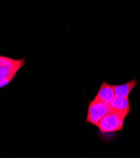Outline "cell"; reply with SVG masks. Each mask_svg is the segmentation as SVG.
Returning a JSON list of instances; mask_svg holds the SVG:
<instances>
[{
  "label": "cell",
  "instance_id": "cell-2",
  "mask_svg": "<svg viewBox=\"0 0 140 158\" xmlns=\"http://www.w3.org/2000/svg\"><path fill=\"white\" fill-rule=\"evenodd\" d=\"M111 110L109 104L99 100L93 99L89 102L87 115L85 122L98 127L100 120Z\"/></svg>",
  "mask_w": 140,
  "mask_h": 158
},
{
  "label": "cell",
  "instance_id": "cell-1",
  "mask_svg": "<svg viewBox=\"0 0 140 158\" xmlns=\"http://www.w3.org/2000/svg\"><path fill=\"white\" fill-rule=\"evenodd\" d=\"M128 115L111 110L99 122L98 128L100 136L105 140H110L118 132H121Z\"/></svg>",
  "mask_w": 140,
  "mask_h": 158
},
{
  "label": "cell",
  "instance_id": "cell-7",
  "mask_svg": "<svg viewBox=\"0 0 140 158\" xmlns=\"http://www.w3.org/2000/svg\"><path fill=\"white\" fill-rule=\"evenodd\" d=\"M17 73L11 70L9 68L5 67H0V81L4 80L10 75L16 74Z\"/></svg>",
  "mask_w": 140,
  "mask_h": 158
},
{
  "label": "cell",
  "instance_id": "cell-8",
  "mask_svg": "<svg viewBox=\"0 0 140 158\" xmlns=\"http://www.w3.org/2000/svg\"><path fill=\"white\" fill-rule=\"evenodd\" d=\"M15 75L16 74H12V75H10V76H8V77L4 79V80H2L0 81V88H2L6 86H7L8 84H10L11 81L13 80Z\"/></svg>",
  "mask_w": 140,
  "mask_h": 158
},
{
  "label": "cell",
  "instance_id": "cell-6",
  "mask_svg": "<svg viewBox=\"0 0 140 158\" xmlns=\"http://www.w3.org/2000/svg\"><path fill=\"white\" fill-rule=\"evenodd\" d=\"M25 64V58L13 59L6 56H0V67H5L17 73Z\"/></svg>",
  "mask_w": 140,
  "mask_h": 158
},
{
  "label": "cell",
  "instance_id": "cell-4",
  "mask_svg": "<svg viewBox=\"0 0 140 158\" xmlns=\"http://www.w3.org/2000/svg\"><path fill=\"white\" fill-rule=\"evenodd\" d=\"M138 80L136 79H133L126 83L112 85L114 91L115 96L129 98L131 92L138 85Z\"/></svg>",
  "mask_w": 140,
  "mask_h": 158
},
{
  "label": "cell",
  "instance_id": "cell-5",
  "mask_svg": "<svg viewBox=\"0 0 140 158\" xmlns=\"http://www.w3.org/2000/svg\"><path fill=\"white\" fill-rule=\"evenodd\" d=\"M109 105L111 110L126 115L130 114L131 111L129 98L115 96Z\"/></svg>",
  "mask_w": 140,
  "mask_h": 158
},
{
  "label": "cell",
  "instance_id": "cell-3",
  "mask_svg": "<svg viewBox=\"0 0 140 158\" xmlns=\"http://www.w3.org/2000/svg\"><path fill=\"white\" fill-rule=\"evenodd\" d=\"M114 97L115 93L112 86L106 81H102L94 99L110 104Z\"/></svg>",
  "mask_w": 140,
  "mask_h": 158
}]
</instances>
